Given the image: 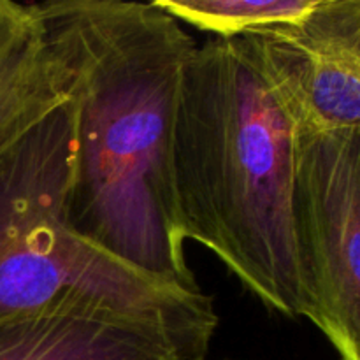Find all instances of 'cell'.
<instances>
[{
    "instance_id": "6da1fadb",
    "label": "cell",
    "mask_w": 360,
    "mask_h": 360,
    "mask_svg": "<svg viewBox=\"0 0 360 360\" xmlns=\"http://www.w3.org/2000/svg\"><path fill=\"white\" fill-rule=\"evenodd\" d=\"M74 116L72 227L134 267L199 287L185 257L172 137L197 41L157 2H39Z\"/></svg>"
},
{
    "instance_id": "7a4b0ae2",
    "label": "cell",
    "mask_w": 360,
    "mask_h": 360,
    "mask_svg": "<svg viewBox=\"0 0 360 360\" xmlns=\"http://www.w3.org/2000/svg\"><path fill=\"white\" fill-rule=\"evenodd\" d=\"M299 127L246 37L197 44L183 74L172 183L183 239L266 308L304 319L295 232Z\"/></svg>"
},
{
    "instance_id": "3957f363",
    "label": "cell",
    "mask_w": 360,
    "mask_h": 360,
    "mask_svg": "<svg viewBox=\"0 0 360 360\" xmlns=\"http://www.w3.org/2000/svg\"><path fill=\"white\" fill-rule=\"evenodd\" d=\"M74 116L63 104L0 162V322L67 301L95 302L169 327L185 360H206L213 299L123 262L70 224Z\"/></svg>"
},
{
    "instance_id": "277c9868",
    "label": "cell",
    "mask_w": 360,
    "mask_h": 360,
    "mask_svg": "<svg viewBox=\"0 0 360 360\" xmlns=\"http://www.w3.org/2000/svg\"><path fill=\"white\" fill-rule=\"evenodd\" d=\"M295 232L308 319L341 360H360V139L299 129Z\"/></svg>"
},
{
    "instance_id": "5b68a950",
    "label": "cell",
    "mask_w": 360,
    "mask_h": 360,
    "mask_svg": "<svg viewBox=\"0 0 360 360\" xmlns=\"http://www.w3.org/2000/svg\"><path fill=\"white\" fill-rule=\"evenodd\" d=\"M246 39L299 129L360 139V0H319L301 23Z\"/></svg>"
},
{
    "instance_id": "8992f818",
    "label": "cell",
    "mask_w": 360,
    "mask_h": 360,
    "mask_svg": "<svg viewBox=\"0 0 360 360\" xmlns=\"http://www.w3.org/2000/svg\"><path fill=\"white\" fill-rule=\"evenodd\" d=\"M0 360H185L158 320L67 301L0 322Z\"/></svg>"
},
{
    "instance_id": "52a82bcc",
    "label": "cell",
    "mask_w": 360,
    "mask_h": 360,
    "mask_svg": "<svg viewBox=\"0 0 360 360\" xmlns=\"http://www.w3.org/2000/svg\"><path fill=\"white\" fill-rule=\"evenodd\" d=\"M67 102V74L49 48L39 2L0 0V162Z\"/></svg>"
},
{
    "instance_id": "ba28073f",
    "label": "cell",
    "mask_w": 360,
    "mask_h": 360,
    "mask_svg": "<svg viewBox=\"0 0 360 360\" xmlns=\"http://www.w3.org/2000/svg\"><path fill=\"white\" fill-rule=\"evenodd\" d=\"M319 0H160L165 13L211 37L260 35L278 27L301 23Z\"/></svg>"
}]
</instances>
